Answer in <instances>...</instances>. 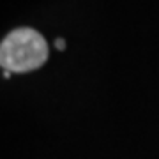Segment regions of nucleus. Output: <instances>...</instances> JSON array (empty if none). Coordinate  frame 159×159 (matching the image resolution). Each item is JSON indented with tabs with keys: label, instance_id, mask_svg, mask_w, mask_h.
<instances>
[{
	"label": "nucleus",
	"instance_id": "obj_2",
	"mask_svg": "<svg viewBox=\"0 0 159 159\" xmlns=\"http://www.w3.org/2000/svg\"><path fill=\"white\" fill-rule=\"evenodd\" d=\"M55 48H57V50H64V48H66V41H64V39H57V41H55Z\"/></svg>",
	"mask_w": 159,
	"mask_h": 159
},
{
	"label": "nucleus",
	"instance_id": "obj_1",
	"mask_svg": "<svg viewBox=\"0 0 159 159\" xmlns=\"http://www.w3.org/2000/svg\"><path fill=\"white\" fill-rule=\"evenodd\" d=\"M48 60V43L34 29H16L0 46V62L9 73H29Z\"/></svg>",
	"mask_w": 159,
	"mask_h": 159
}]
</instances>
